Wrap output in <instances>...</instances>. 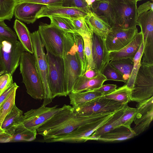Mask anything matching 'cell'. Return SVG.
Returning a JSON list of instances; mask_svg holds the SVG:
<instances>
[{"label": "cell", "instance_id": "cell-1", "mask_svg": "<svg viewBox=\"0 0 153 153\" xmlns=\"http://www.w3.org/2000/svg\"><path fill=\"white\" fill-rule=\"evenodd\" d=\"M108 114L79 116L75 114L72 106L64 105L59 111L39 127L37 131L43 136L45 142L61 137L78 127L96 121Z\"/></svg>", "mask_w": 153, "mask_h": 153}, {"label": "cell", "instance_id": "cell-2", "mask_svg": "<svg viewBox=\"0 0 153 153\" xmlns=\"http://www.w3.org/2000/svg\"><path fill=\"white\" fill-rule=\"evenodd\" d=\"M62 58L64 67L65 91L68 95L81 73V62L73 33H65Z\"/></svg>", "mask_w": 153, "mask_h": 153}, {"label": "cell", "instance_id": "cell-3", "mask_svg": "<svg viewBox=\"0 0 153 153\" xmlns=\"http://www.w3.org/2000/svg\"><path fill=\"white\" fill-rule=\"evenodd\" d=\"M20 70L26 92L33 98L43 100L45 93L43 83L38 71L33 55L27 51L22 53Z\"/></svg>", "mask_w": 153, "mask_h": 153}, {"label": "cell", "instance_id": "cell-4", "mask_svg": "<svg viewBox=\"0 0 153 153\" xmlns=\"http://www.w3.org/2000/svg\"><path fill=\"white\" fill-rule=\"evenodd\" d=\"M153 97V63L142 61L131 90V101L137 103Z\"/></svg>", "mask_w": 153, "mask_h": 153}, {"label": "cell", "instance_id": "cell-5", "mask_svg": "<svg viewBox=\"0 0 153 153\" xmlns=\"http://www.w3.org/2000/svg\"><path fill=\"white\" fill-rule=\"evenodd\" d=\"M46 55L48 66V81L51 97L53 99L56 97H66L63 59L48 51Z\"/></svg>", "mask_w": 153, "mask_h": 153}, {"label": "cell", "instance_id": "cell-6", "mask_svg": "<svg viewBox=\"0 0 153 153\" xmlns=\"http://www.w3.org/2000/svg\"><path fill=\"white\" fill-rule=\"evenodd\" d=\"M114 13L115 25L123 29L136 27L137 2L133 0H107Z\"/></svg>", "mask_w": 153, "mask_h": 153}, {"label": "cell", "instance_id": "cell-7", "mask_svg": "<svg viewBox=\"0 0 153 153\" xmlns=\"http://www.w3.org/2000/svg\"><path fill=\"white\" fill-rule=\"evenodd\" d=\"M37 69L42 80L45 96L42 105L46 106L52 101L48 81V66L45 54L44 46L38 30L30 33Z\"/></svg>", "mask_w": 153, "mask_h": 153}, {"label": "cell", "instance_id": "cell-8", "mask_svg": "<svg viewBox=\"0 0 153 153\" xmlns=\"http://www.w3.org/2000/svg\"><path fill=\"white\" fill-rule=\"evenodd\" d=\"M124 104L102 96L84 105L73 107L76 115L86 116L114 113L124 107Z\"/></svg>", "mask_w": 153, "mask_h": 153}, {"label": "cell", "instance_id": "cell-9", "mask_svg": "<svg viewBox=\"0 0 153 153\" xmlns=\"http://www.w3.org/2000/svg\"><path fill=\"white\" fill-rule=\"evenodd\" d=\"M38 31L47 51L62 57L65 33L51 24L42 23L39 25Z\"/></svg>", "mask_w": 153, "mask_h": 153}, {"label": "cell", "instance_id": "cell-10", "mask_svg": "<svg viewBox=\"0 0 153 153\" xmlns=\"http://www.w3.org/2000/svg\"><path fill=\"white\" fill-rule=\"evenodd\" d=\"M25 51L17 41H4L0 47V65L5 74L13 75L20 64L22 54Z\"/></svg>", "mask_w": 153, "mask_h": 153}, {"label": "cell", "instance_id": "cell-11", "mask_svg": "<svg viewBox=\"0 0 153 153\" xmlns=\"http://www.w3.org/2000/svg\"><path fill=\"white\" fill-rule=\"evenodd\" d=\"M114 113L108 114L95 121L81 126L73 131L61 137L48 140L46 142L79 143L87 141V138L96 130L106 123Z\"/></svg>", "mask_w": 153, "mask_h": 153}, {"label": "cell", "instance_id": "cell-12", "mask_svg": "<svg viewBox=\"0 0 153 153\" xmlns=\"http://www.w3.org/2000/svg\"><path fill=\"white\" fill-rule=\"evenodd\" d=\"M58 105L47 107L42 105L36 109H31L24 114L22 117L21 122L27 128L37 131L41 126L50 119L59 111L61 108Z\"/></svg>", "mask_w": 153, "mask_h": 153}, {"label": "cell", "instance_id": "cell-13", "mask_svg": "<svg viewBox=\"0 0 153 153\" xmlns=\"http://www.w3.org/2000/svg\"><path fill=\"white\" fill-rule=\"evenodd\" d=\"M137 27L127 29L114 27L105 39L108 53L120 50L128 44L138 32Z\"/></svg>", "mask_w": 153, "mask_h": 153}, {"label": "cell", "instance_id": "cell-14", "mask_svg": "<svg viewBox=\"0 0 153 153\" xmlns=\"http://www.w3.org/2000/svg\"><path fill=\"white\" fill-rule=\"evenodd\" d=\"M137 111L134 121L135 124L132 128L137 136L146 131L153 119V97L136 105Z\"/></svg>", "mask_w": 153, "mask_h": 153}, {"label": "cell", "instance_id": "cell-15", "mask_svg": "<svg viewBox=\"0 0 153 153\" xmlns=\"http://www.w3.org/2000/svg\"><path fill=\"white\" fill-rule=\"evenodd\" d=\"M89 14L83 10L79 8L60 6L43 5L36 14L37 19L51 16L67 18L85 17Z\"/></svg>", "mask_w": 153, "mask_h": 153}, {"label": "cell", "instance_id": "cell-16", "mask_svg": "<svg viewBox=\"0 0 153 153\" xmlns=\"http://www.w3.org/2000/svg\"><path fill=\"white\" fill-rule=\"evenodd\" d=\"M142 32L143 51L147 53L153 52V11L150 10L137 16V20Z\"/></svg>", "mask_w": 153, "mask_h": 153}, {"label": "cell", "instance_id": "cell-17", "mask_svg": "<svg viewBox=\"0 0 153 153\" xmlns=\"http://www.w3.org/2000/svg\"><path fill=\"white\" fill-rule=\"evenodd\" d=\"M92 52L95 69L100 72L109 63V53L105 40L93 33L92 36Z\"/></svg>", "mask_w": 153, "mask_h": 153}, {"label": "cell", "instance_id": "cell-18", "mask_svg": "<svg viewBox=\"0 0 153 153\" xmlns=\"http://www.w3.org/2000/svg\"><path fill=\"white\" fill-rule=\"evenodd\" d=\"M43 5L23 2L16 4L13 11V15L16 19L27 24L33 23L37 19L36 14Z\"/></svg>", "mask_w": 153, "mask_h": 153}, {"label": "cell", "instance_id": "cell-19", "mask_svg": "<svg viewBox=\"0 0 153 153\" xmlns=\"http://www.w3.org/2000/svg\"><path fill=\"white\" fill-rule=\"evenodd\" d=\"M143 41L142 32H137L132 40L127 45L118 51L109 53V60L123 59H133Z\"/></svg>", "mask_w": 153, "mask_h": 153}, {"label": "cell", "instance_id": "cell-20", "mask_svg": "<svg viewBox=\"0 0 153 153\" xmlns=\"http://www.w3.org/2000/svg\"><path fill=\"white\" fill-rule=\"evenodd\" d=\"M107 80L105 77L101 72L96 77L91 79L80 75L74 82L71 92L76 93L95 90L100 87Z\"/></svg>", "mask_w": 153, "mask_h": 153}, {"label": "cell", "instance_id": "cell-21", "mask_svg": "<svg viewBox=\"0 0 153 153\" xmlns=\"http://www.w3.org/2000/svg\"><path fill=\"white\" fill-rule=\"evenodd\" d=\"M136 136H137L136 134L131 127L121 126L102 134L98 140L105 142L121 141Z\"/></svg>", "mask_w": 153, "mask_h": 153}, {"label": "cell", "instance_id": "cell-22", "mask_svg": "<svg viewBox=\"0 0 153 153\" xmlns=\"http://www.w3.org/2000/svg\"><path fill=\"white\" fill-rule=\"evenodd\" d=\"M90 10L111 27L115 26L114 13L107 0H97L92 4Z\"/></svg>", "mask_w": 153, "mask_h": 153}, {"label": "cell", "instance_id": "cell-23", "mask_svg": "<svg viewBox=\"0 0 153 153\" xmlns=\"http://www.w3.org/2000/svg\"><path fill=\"white\" fill-rule=\"evenodd\" d=\"M93 33L105 40L111 27L91 12L86 17Z\"/></svg>", "mask_w": 153, "mask_h": 153}, {"label": "cell", "instance_id": "cell-24", "mask_svg": "<svg viewBox=\"0 0 153 153\" xmlns=\"http://www.w3.org/2000/svg\"><path fill=\"white\" fill-rule=\"evenodd\" d=\"M13 28L25 51L31 54H33V50L30 33L26 25L21 21L16 19L14 22Z\"/></svg>", "mask_w": 153, "mask_h": 153}, {"label": "cell", "instance_id": "cell-25", "mask_svg": "<svg viewBox=\"0 0 153 153\" xmlns=\"http://www.w3.org/2000/svg\"><path fill=\"white\" fill-rule=\"evenodd\" d=\"M11 136V141H31L36 138L37 131L26 128L21 122L9 130L5 131Z\"/></svg>", "mask_w": 153, "mask_h": 153}, {"label": "cell", "instance_id": "cell-26", "mask_svg": "<svg viewBox=\"0 0 153 153\" xmlns=\"http://www.w3.org/2000/svg\"><path fill=\"white\" fill-rule=\"evenodd\" d=\"M68 95L70 104L73 107L84 105L103 96L102 93L95 90L76 93L71 92Z\"/></svg>", "mask_w": 153, "mask_h": 153}, {"label": "cell", "instance_id": "cell-27", "mask_svg": "<svg viewBox=\"0 0 153 153\" xmlns=\"http://www.w3.org/2000/svg\"><path fill=\"white\" fill-rule=\"evenodd\" d=\"M124 110V107L114 113L112 117L106 123L98 128L87 138V141L88 140H98V138L102 134L118 127V120L123 115Z\"/></svg>", "mask_w": 153, "mask_h": 153}, {"label": "cell", "instance_id": "cell-28", "mask_svg": "<svg viewBox=\"0 0 153 153\" xmlns=\"http://www.w3.org/2000/svg\"><path fill=\"white\" fill-rule=\"evenodd\" d=\"M110 65L122 75L125 83L129 79L133 65V59L126 58L111 61Z\"/></svg>", "mask_w": 153, "mask_h": 153}, {"label": "cell", "instance_id": "cell-29", "mask_svg": "<svg viewBox=\"0 0 153 153\" xmlns=\"http://www.w3.org/2000/svg\"><path fill=\"white\" fill-rule=\"evenodd\" d=\"M23 112L14 105L11 111L6 116L1 126L5 131H7L21 122Z\"/></svg>", "mask_w": 153, "mask_h": 153}, {"label": "cell", "instance_id": "cell-30", "mask_svg": "<svg viewBox=\"0 0 153 153\" xmlns=\"http://www.w3.org/2000/svg\"><path fill=\"white\" fill-rule=\"evenodd\" d=\"M131 90L125 84L122 86L116 88L113 91L103 96L105 98L124 104H128L130 101Z\"/></svg>", "mask_w": 153, "mask_h": 153}, {"label": "cell", "instance_id": "cell-31", "mask_svg": "<svg viewBox=\"0 0 153 153\" xmlns=\"http://www.w3.org/2000/svg\"><path fill=\"white\" fill-rule=\"evenodd\" d=\"M143 50V41L139 50L133 58V67L130 76L125 83L128 88L131 90L133 88L136 77L140 66Z\"/></svg>", "mask_w": 153, "mask_h": 153}, {"label": "cell", "instance_id": "cell-32", "mask_svg": "<svg viewBox=\"0 0 153 153\" xmlns=\"http://www.w3.org/2000/svg\"><path fill=\"white\" fill-rule=\"evenodd\" d=\"M86 16L70 19L77 34L92 37L93 32L86 20Z\"/></svg>", "mask_w": 153, "mask_h": 153}, {"label": "cell", "instance_id": "cell-33", "mask_svg": "<svg viewBox=\"0 0 153 153\" xmlns=\"http://www.w3.org/2000/svg\"><path fill=\"white\" fill-rule=\"evenodd\" d=\"M48 18L51 24L55 26L65 33L76 34L70 18L51 16Z\"/></svg>", "mask_w": 153, "mask_h": 153}, {"label": "cell", "instance_id": "cell-34", "mask_svg": "<svg viewBox=\"0 0 153 153\" xmlns=\"http://www.w3.org/2000/svg\"><path fill=\"white\" fill-rule=\"evenodd\" d=\"M16 4L15 0H0V20L10 21Z\"/></svg>", "mask_w": 153, "mask_h": 153}, {"label": "cell", "instance_id": "cell-35", "mask_svg": "<svg viewBox=\"0 0 153 153\" xmlns=\"http://www.w3.org/2000/svg\"><path fill=\"white\" fill-rule=\"evenodd\" d=\"M14 89L0 106V126L6 116L11 111L15 104L16 92Z\"/></svg>", "mask_w": 153, "mask_h": 153}, {"label": "cell", "instance_id": "cell-36", "mask_svg": "<svg viewBox=\"0 0 153 153\" xmlns=\"http://www.w3.org/2000/svg\"><path fill=\"white\" fill-rule=\"evenodd\" d=\"M75 43L77 48L78 54L81 66V75H82L86 71L87 62L84 50V44L82 37L79 35L73 33Z\"/></svg>", "mask_w": 153, "mask_h": 153}, {"label": "cell", "instance_id": "cell-37", "mask_svg": "<svg viewBox=\"0 0 153 153\" xmlns=\"http://www.w3.org/2000/svg\"><path fill=\"white\" fill-rule=\"evenodd\" d=\"M137 111L136 108L129 107L127 104L124 107L123 113L118 121V126H123L128 127L134 120Z\"/></svg>", "mask_w": 153, "mask_h": 153}, {"label": "cell", "instance_id": "cell-38", "mask_svg": "<svg viewBox=\"0 0 153 153\" xmlns=\"http://www.w3.org/2000/svg\"><path fill=\"white\" fill-rule=\"evenodd\" d=\"M81 36L84 42V52L87 62L86 71L95 68L92 56V37L85 35Z\"/></svg>", "mask_w": 153, "mask_h": 153}, {"label": "cell", "instance_id": "cell-39", "mask_svg": "<svg viewBox=\"0 0 153 153\" xmlns=\"http://www.w3.org/2000/svg\"><path fill=\"white\" fill-rule=\"evenodd\" d=\"M17 37L15 32L9 27L4 22L0 20V47L4 41H16Z\"/></svg>", "mask_w": 153, "mask_h": 153}, {"label": "cell", "instance_id": "cell-40", "mask_svg": "<svg viewBox=\"0 0 153 153\" xmlns=\"http://www.w3.org/2000/svg\"><path fill=\"white\" fill-rule=\"evenodd\" d=\"M101 73L105 77L107 80L122 82L125 83L122 75L109 63L104 68Z\"/></svg>", "mask_w": 153, "mask_h": 153}, {"label": "cell", "instance_id": "cell-41", "mask_svg": "<svg viewBox=\"0 0 153 153\" xmlns=\"http://www.w3.org/2000/svg\"><path fill=\"white\" fill-rule=\"evenodd\" d=\"M62 5L65 7L80 8L88 14L91 12L84 0H64Z\"/></svg>", "mask_w": 153, "mask_h": 153}, {"label": "cell", "instance_id": "cell-42", "mask_svg": "<svg viewBox=\"0 0 153 153\" xmlns=\"http://www.w3.org/2000/svg\"><path fill=\"white\" fill-rule=\"evenodd\" d=\"M13 83L12 75L5 73L0 76V96Z\"/></svg>", "mask_w": 153, "mask_h": 153}, {"label": "cell", "instance_id": "cell-43", "mask_svg": "<svg viewBox=\"0 0 153 153\" xmlns=\"http://www.w3.org/2000/svg\"><path fill=\"white\" fill-rule=\"evenodd\" d=\"M16 4L23 2H29L49 6L62 5L64 0H15Z\"/></svg>", "mask_w": 153, "mask_h": 153}, {"label": "cell", "instance_id": "cell-44", "mask_svg": "<svg viewBox=\"0 0 153 153\" xmlns=\"http://www.w3.org/2000/svg\"><path fill=\"white\" fill-rule=\"evenodd\" d=\"M153 3L149 1H147L140 5L137 9V16L146 12L150 10H153Z\"/></svg>", "mask_w": 153, "mask_h": 153}, {"label": "cell", "instance_id": "cell-45", "mask_svg": "<svg viewBox=\"0 0 153 153\" xmlns=\"http://www.w3.org/2000/svg\"><path fill=\"white\" fill-rule=\"evenodd\" d=\"M117 85L115 84H103L100 87L95 90L102 93L104 96L114 91L117 88Z\"/></svg>", "mask_w": 153, "mask_h": 153}, {"label": "cell", "instance_id": "cell-46", "mask_svg": "<svg viewBox=\"0 0 153 153\" xmlns=\"http://www.w3.org/2000/svg\"><path fill=\"white\" fill-rule=\"evenodd\" d=\"M15 82L13 83L0 96V106L12 92L19 87Z\"/></svg>", "mask_w": 153, "mask_h": 153}, {"label": "cell", "instance_id": "cell-47", "mask_svg": "<svg viewBox=\"0 0 153 153\" xmlns=\"http://www.w3.org/2000/svg\"><path fill=\"white\" fill-rule=\"evenodd\" d=\"M100 73L95 68L91 69L86 71L82 76L87 78L91 79L97 76Z\"/></svg>", "mask_w": 153, "mask_h": 153}, {"label": "cell", "instance_id": "cell-48", "mask_svg": "<svg viewBox=\"0 0 153 153\" xmlns=\"http://www.w3.org/2000/svg\"><path fill=\"white\" fill-rule=\"evenodd\" d=\"M90 9L93 3L97 0H84Z\"/></svg>", "mask_w": 153, "mask_h": 153}, {"label": "cell", "instance_id": "cell-49", "mask_svg": "<svg viewBox=\"0 0 153 153\" xmlns=\"http://www.w3.org/2000/svg\"><path fill=\"white\" fill-rule=\"evenodd\" d=\"M4 74H5L4 72L1 68L0 65V76Z\"/></svg>", "mask_w": 153, "mask_h": 153}, {"label": "cell", "instance_id": "cell-50", "mask_svg": "<svg viewBox=\"0 0 153 153\" xmlns=\"http://www.w3.org/2000/svg\"><path fill=\"white\" fill-rule=\"evenodd\" d=\"M5 132V131L2 129L0 126V135L3 134Z\"/></svg>", "mask_w": 153, "mask_h": 153}, {"label": "cell", "instance_id": "cell-51", "mask_svg": "<svg viewBox=\"0 0 153 153\" xmlns=\"http://www.w3.org/2000/svg\"><path fill=\"white\" fill-rule=\"evenodd\" d=\"M134 0V1L137 2L138 1H141L142 0ZM151 0V1H153V0Z\"/></svg>", "mask_w": 153, "mask_h": 153}]
</instances>
